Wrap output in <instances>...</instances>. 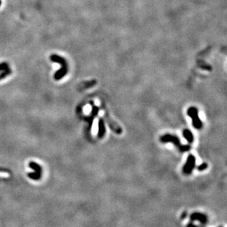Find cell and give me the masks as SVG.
I'll list each match as a JSON object with an SVG mask.
<instances>
[{"label":"cell","mask_w":227,"mask_h":227,"mask_svg":"<svg viewBox=\"0 0 227 227\" xmlns=\"http://www.w3.org/2000/svg\"><path fill=\"white\" fill-rule=\"evenodd\" d=\"M187 113H188L189 117L192 119V124L193 127L196 129H201L203 126V124L198 117V111L197 108L195 107L188 108Z\"/></svg>","instance_id":"6da1fadb"},{"label":"cell","mask_w":227,"mask_h":227,"mask_svg":"<svg viewBox=\"0 0 227 227\" xmlns=\"http://www.w3.org/2000/svg\"><path fill=\"white\" fill-rule=\"evenodd\" d=\"M52 60H53V61L58 62V63H60L62 65V66H63V67H62L61 70H60V71L57 72V73H56V74H55V79H61V78L63 77H64V76H65V74L67 73V64H66V60H64L63 58L58 57V56H55V55L52 56Z\"/></svg>","instance_id":"7a4b0ae2"},{"label":"cell","mask_w":227,"mask_h":227,"mask_svg":"<svg viewBox=\"0 0 227 227\" xmlns=\"http://www.w3.org/2000/svg\"><path fill=\"white\" fill-rule=\"evenodd\" d=\"M195 166H196V157L193 154H189L185 164L183 166V173L184 174L189 175L193 172Z\"/></svg>","instance_id":"3957f363"},{"label":"cell","mask_w":227,"mask_h":227,"mask_svg":"<svg viewBox=\"0 0 227 227\" xmlns=\"http://www.w3.org/2000/svg\"><path fill=\"white\" fill-rule=\"evenodd\" d=\"M160 141L163 143H171L174 144V146L178 148V149L181 147L182 144H181L180 140L177 136L173 135L170 134H166L162 135L160 138Z\"/></svg>","instance_id":"277c9868"},{"label":"cell","mask_w":227,"mask_h":227,"mask_svg":"<svg viewBox=\"0 0 227 227\" xmlns=\"http://www.w3.org/2000/svg\"><path fill=\"white\" fill-rule=\"evenodd\" d=\"M104 116H105L106 121H107L108 126H110V129H111L112 132H114L115 133H116L117 134H122V132H123L122 128L120 127V126L118 125L117 123H116L115 120H113L111 118H110V116L108 115L107 112H106Z\"/></svg>","instance_id":"5b68a950"},{"label":"cell","mask_w":227,"mask_h":227,"mask_svg":"<svg viewBox=\"0 0 227 227\" xmlns=\"http://www.w3.org/2000/svg\"><path fill=\"white\" fill-rule=\"evenodd\" d=\"M190 220H192V221L198 220L202 224H206L208 220L207 217L206 215L201 213V212H193V213L190 215Z\"/></svg>","instance_id":"8992f818"},{"label":"cell","mask_w":227,"mask_h":227,"mask_svg":"<svg viewBox=\"0 0 227 227\" xmlns=\"http://www.w3.org/2000/svg\"><path fill=\"white\" fill-rule=\"evenodd\" d=\"M106 133V128H105V122L102 118H99V122H98V134L97 137L99 139H102L104 137Z\"/></svg>","instance_id":"52a82bcc"},{"label":"cell","mask_w":227,"mask_h":227,"mask_svg":"<svg viewBox=\"0 0 227 227\" xmlns=\"http://www.w3.org/2000/svg\"><path fill=\"white\" fill-rule=\"evenodd\" d=\"M99 112V107H96V106H95L94 104H93V105H92V112H91V113H90L89 117L86 118V120H87L88 124H89V129H91V126H92V125H93V123L94 118H95L96 116L98 115Z\"/></svg>","instance_id":"ba28073f"},{"label":"cell","mask_w":227,"mask_h":227,"mask_svg":"<svg viewBox=\"0 0 227 227\" xmlns=\"http://www.w3.org/2000/svg\"><path fill=\"white\" fill-rule=\"evenodd\" d=\"M183 136L184 138H185L189 143H193L194 141V137L193 134L192 132L190 131L188 129H185L183 131Z\"/></svg>","instance_id":"9c48e42d"},{"label":"cell","mask_w":227,"mask_h":227,"mask_svg":"<svg viewBox=\"0 0 227 227\" xmlns=\"http://www.w3.org/2000/svg\"><path fill=\"white\" fill-rule=\"evenodd\" d=\"M207 168H208L207 163H206V162H203V163H202L198 166L197 169H198V170H199V171H203V170H206Z\"/></svg>","instance_id":"30bf717a"},{"label":"cell","mask_w":227,"mask_h":227,"mask_svg":"<svg viewBox=\"0 0 227 227\" xmlns=\"http://www.w3.org/2000/svg\"><path fill=\"white\" fill-rule=\"evenodd\" d=\"M190 149V146L188 145V144H187V145H182L181 146V147L179 148V150L181 152H188V151H189Z\"/></svg>","instance_id":"8fae6325"},{"label":"cell","mask_w":227,"mask_h":227,"mask_svg":"<svg viewBox=\"0 0 227 227\" xmlns=\"http://www.w3.org/2000/svg\"><path fill=\"white\" fill-rule=\"evenodd\" d=\"M186 227H199L198 226H196V225H195L193 224V223H189V224H188V225H187Z\"/></svg>","instance_id":"7c38bea8"},{"label":"cell","mask_w":227,"mask_h":227,"mask_svg":"<svg viewBox=\"0 0 227 227\" xmlns=\"http://www.w3.org/2000/svg\"><path fill=\"white\" fill-rule=\"evenodd\" d=\"M187 214H188V213H187L186 211H185V212H184L182 214V216H182V217H181V219H184V218H186V216H187Z\"/></svg>","instance_id":"4fadbf2b"}]
</instances>
